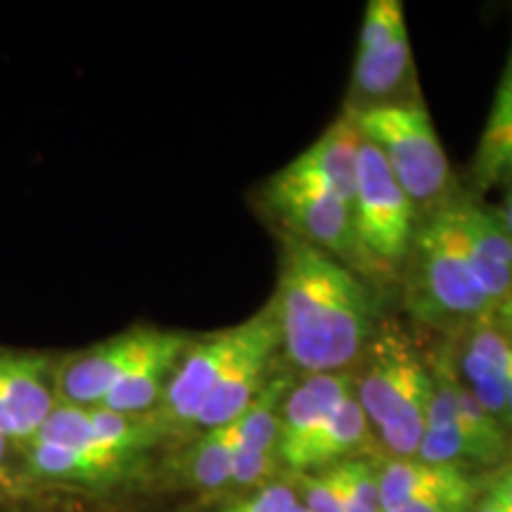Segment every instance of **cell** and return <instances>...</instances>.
<instances>
[{"instance_id": "obj_8", "label": "cell", "mask_w": 512, "mask_h": 512, "mask_svg": "<svg viewBox=\"0 0 512 512\" xmlns=\"http://www.w3.org/2000/svg\"><path fill=\"white\" fill-rule=\"evenodd\" d=\"M411 38L399 0H370L363 15L354 62V95L368 105H384L411 72Z\"/></svg>"}, {"instance_id": "obj_10", "label": "cell", "mask_w": 512, "mask_h": 512, "mask_svg": "<svg viewBox=\"0 0 512 512\" xmlns=\"http://www.w3.org/2000/svg\"><path fill=\"white\" fill-rule=\"evenodd\" d=\"M152 430H155V422L145 415H121L102 406H72V403L57 401L55 411L48 415L31 441L128 458L150 441Z\"/></svg>"}, {"instance_id": "obj_28", "label": "cell", "mask_w": 512, "mask_h": 512, "mask_svg": "<svg viewBox=\"0 0 512 512\" xmlns=\"http://www.w3.org/2000/svg\"><path fill=\"white\" fill-rule=\"evenodd\" d=\"M477 498H432V501H420L403 505L392 512H470Z\"/></svg>"}, {"instance_id": "obj_4", "label": "cell", "mask_w": 512, "mask_h": 512, "mask_svg": "<svg viewBox=\"0 0 512 512\" xmlns=\"http://www.w3.org/2000/svg\"><path fill=\"white\" fill-rule=\"evenodd\" d=\"M354 124L387 162L413 207L437 200L451 183V166L422 102L351 107Z\"/></svg>"}, {"instance_id": "obj_18", "label": "cell", "mask_w": 512, "mask_h": 512, "mask_svg": "<svg viewBox=\"0 0 512 512\" xmlns=\"http://www.w3.org/2000/svg\"><path fill=\"white\" fill-rule=\"evenodd\" d=\"M190 344L192 339L188 335L162 330L150 354L121 377L100 406L121 415H145L155 403L162 401L166 384Z\"/></svg>"}, {"instance_id": "obj_22", "label": "cell", "mask_w": 512, "mask_h": 512, "mask_svg": "<svg viewBox=\"0 0 512 512\" xmlns=\"http://www.w3.org/2000/svg\"><path fill=\"white\" fill-rule=\"evenodd\" d=\"M240 441V418L228 425L207 430L190 460V472L197 486L207 491L223 489L233 479L235 451Z\"/></svg>"}, {"instance_id": "obj_30", "label": "cell", "mask_w": 512, "mask_h": 512, "mask_svg": "<svg viewBox=\"0 0 512 512\" xmlns=\"http://www.w3.org/2000/svg\"><path fill=\"white\" fill-rule=\"evenodd\" d=\"M494 318H496V330H501L505 337L512 339V290L503 302H498V306L494 309Z\"/></svg>"}, {"instance_id": "obj_35", "label": "cell", "mask_w": 512, "mask_h": 512, "mask_svg": "<svg viewBox=\"0 0 512 512\" xmlns=\"http://www.w3.org/2000/svg\"><path fill=\"white\" fill-rule=\"evenodd\" d=\"M292 512H306V508H304V505H302V503H299V505H297V508H294Z\"/></svg>"}, {"instance_id": "obj_9", "label": "cell", "mask_w": 512, "mask_h": 512, "mask_svg": "<svg viewBox=\"0 0 512 512\" xmlns=\"http://www.w3.org/2000/svg\"><path fill=\"white\" fill-rule=\"evenodd\" d=\"M162 330L138 328L107 339L86 354L74 356L55 377V389L62 403L72 406H100L133 366L155 347Z\"/></svg>"}, {"instance_id": "obj_7", "label": "cell", "mask_w": 512, "mask_h": 512, "mask_svg": "<svg viewBox=\"0 0 512 512\" xmlns=\"http://www.w3.org/2000/svg\"><path fill=\"white\" fill-rule=\"evenodd\" d=\"M266 202L294 238L323 249L335 259L356 261L358 254H363L356 240L351 207L325 185L285 176L280 171L268 183Z\"/></svg>"}, {"instance_id": "obj_25", "label": "cell", "mask_w": 512, "mask_h": 512, "mask_svg": "<svg viewBox=\"0 0 512 512\" xmlns=\"http://www.w3.org/2000/svg\"><path fill=\"white\" fill-rule=\"evenodd\" d=\"M344 467V512H382L380 482L373 463L347 460Z\"/></svg>"}, {"instance_id": "obj_26", "label": "cell", "mask_w": 512, "mask_h": 512, "mask_svg": "<svg viewBox=\"0 0 512 512\" xmlns=\"http://www.w3.org/2000/svg\"><path fill=\"white\" fill-rule=\"evenodd\" d=\"M306 512H344V467H328L318 477L306 479Z\"/></svg>"}, {"instance_id": "obj_32", "label": "cell", "mask_w": 512, "mask_h": 512, "mask_svg": "<svg viewBox=\"0 0 512 512\" xmlns=\"http://www.w3.org/2000/svg\"><path fill=\"white\" fill-rule=\"evenodd\" d=\"M498 214H501L505 228H508V233L512 235V185H508V192H505V204Z\"/></svg>"}, {"instance_id": "obj_34", "label": "cell", "mask_w": 512, "mask_h": 512, "mask_svg": "<svg viewBox=\"0 0 512 512\" xmlns=\"http://www.w3.org/2000/svg\"><path fill=\"white\" fill-rule=\"evenodd\" d=\"M8 444H10L8 439L0 437V475H3L5 463H8Z\"/></svg>"}, {"instance_id": "obj_16", "label": "cell", "mask_w": 512, "mask_h": 512, "mask_svg": "<svg viewBox=\"0 0 512 512\" xmlns=\"http://www.w3.org/2000/svg\"><path fill=\"white\" fill-rule=\"evenodd\" d=\"M358 143H361V133L354 124V112L347 110L316 143L306 147L297 159H292L283 174L325 185L351 207L356 190Z\"/></svg>"}, {"instance_id": "obj_12", "label": "cell", "mask_w": 512, "mask_h": 512, "mask_svg": "<svg viewBox=\"0 0 512 512\" xmlns=\"http://www.w3.org/2000/svg\"><path fill=\"white\" fill-rule=\"evenodd\" d=\"M448 214L465 242L479 283L498 306L512 290V235L501 214L472 202L451 204Z\"/></svg>"}, {"instance_id": "obj_13", "label": "cell", "mask_w": 512, "mask_h": 512, "mask_svg": "<svg viewBox=\"0 0 512 512\" xmlns=\"http://www.w3.org/2000/svg\"><path fill=\"white\" fill-rule=\"evenodd\" d=\"M354 394V375L320 373L309 375L285 396L280 411L278 458L287 465L316 434L323 430L339 403Z\"/></svg>"}, {"instance_id": "obj_33", "label": "cell", "mask_w": 512, "mask_h": 512, "mask_svg": "<svg viewBox=\"0 0 512 512\" xmlns=\"http://www.w3.org/2000/svg\"><path fill=\"white\" fill-rule=\"evenodd\" d=\"M505 403H508V425H512V356L505 368Z\"/></svg>"}, {"instance_id": "obj_2", "label": "cell", "mask_w": 512, "mask_h": 512, "mask_svg": "<svg viewBox=\"0 0 512 512\" xmlns=\"http://www.w3.org/2000/svg\"><path fill=\"white\" fill-rule=\"evenodd\" d=\"M432 375L399 330H382L366 351L354 396L396 458H413L425 437Z\"/></svg>"}, {"instance_id": "obj_27", "label": "cell", "mask_w": 512, "mask_h": 512, "mask_svg": "<svg viewBox=\"0 0 512 512\" xmlns=\"http://www.w3.org/2000/svg\"><path fill=\"white\" fill-rule=\"evenodd\" d=\"M299 501L297 491L287 484H268L256 494L242 498L223 512H292Z\"/></svg>"}, {"instance_id": "obj_21", "label": "cell", "mask_w": 512, "mask_h": 512, "mask_svg": "<svg viewBox=\"0 0 512 512\" xmlns=\"http://www.w3.org/2000/svg\"><path fill=\"white\" fill-rule=\"evenodd\" d=\"M124 463L126 458L112 456V453L43 444V441H31L29 451L31 472L43 479H57V482H93V479L114 475Z\"/></svg>"}, {"instance_id": "obj_11", "label": "cell", "mask_w": 512, "mask_h": 512, "mask_svg": "<svg viewBox=\"0 0 512 512\" xmlns=\"http://www.w3.org/2000/svg\"><path fill=\"white\" fill-rule=\"evenodd\" d=\"M55 406V384L43 358L0 356V437L31 441Z\"/></svg>"}, {"instance_id": "obj_29", "label": "cell", "mask_w": 512, "mask_h": 512, "mask_svg": "<svg viewBox=\"0 0 512 512\" xmlns=\"http://www.w3.org/2000/svg\"><path fill=\"white\" fill-rule=\"evenodd\" d=\"M489 489L494 491L498 498H501V503L508 508V512H512V467L503 470L501 475H498L494 482L489 484Z\"/></svg>"}, {"instance_id": "obj_3", "label": "cell", "mask_w": 512, "mask_h": 512, "mask_svg": "<svg viewBox=\"0 0 512 512\" xmlns=\"http://www.w3.org/2000/svg\"><path fill=\"white\" fill-rule=\"evenodd\" d=\"M411 252L415 316L434 325H477L494 313L496 302L479 283L448 207L415 233Z\"/></svg>"}, {"instance_id": "obj_20", "label": "cell", "mask_w": 512, "mask_h": 512, "mask_svg": "<svg viewBox=\"0 0 512 512\" xmlns=\"http://www.w3.org/2000/svg\"><path fill=\"white\" fill-rule=\"evenodd\" d=\"M368 427L370 422L366 413L358 406L356 396L351 394L349 399L339 403V408L330 415L323 430L287 463V467H292V470H311V467L337 465L356 446H361V441L368 437Z\"/></svg>"}, {"instance_id": "obj_15", "label": "cell", "mask_w": 512, "mask_h": 512, "mask_svg": "<svg viewBox=\"0 0 512 512\" xmlns=\"http://www.w3.org/2000/svg\"><path fill=\"white\" fill-rule=\"evenodd\" d=\"M278 347L280 335L278 323H275L271 330L256 339L245 354L235 358L233 366L223 373L219 384L214 387V392L209 394L207 403L202 406L200 415H197L195 425L214 430V427L238 420L249 408V403L266 387L268 366H271V356Z\"/></svg>"}, {"instance_id": "obj_1", "label": "cell", "mask_w": 512, "mask_h": 512, "mask_svg": "<svg viewBox=\"0 0 512 512\" xmlns=\"http://www.w3.org/2000/svg\"><path fill=\"white\" fill-rule=\"evenodd\" d=\"M280 347L309 375L347 373L375 330V304L358 275L309 242L285 235L273 297Z\"/></svg>"}, {"instance_id": "obj_31", "label": "cell", "mask_w": 512, "mask_h": 512, "mask_svg": "<svg viewBox=\"0 0 512 512\" xmlns=\"http://www.w3.org/2000/svg\"><path fill=\"white\" fill-rule=\"evenodd\" d=\"M470 512H508V508H505V505L501 503V498H498L494 491L486 489L484 496L477 498Z\"/></svg>"}, {"instance_id": "obj_6", "label": "cell", "mask_w": 512, "mask_h": 512, "mask_svg": "<svg viewBox=\"0 0 512 512\" xmlns=\"http://www.w3.org/2000/svg\"><path fill=\"white\" fill-rule=\"evenodd\" d=\"M275 325L273 306L254 313L245 323L221 330L202 342L190 344L166 384L162 396V418L174 425H195L197 415L223 373L233 366L264 332Z\"/></svg>"}, {"instance_id": "obj_17", "label": "cell", "mask_w": 512, "mask_h": 512, "mask_svg": "<svg viewBox=\"0 0 512 512\" xmlns=\"http://www.w3.org/2000/svg\"><path fill=\"white\" fill-rule=\"evenodd\" d=\"M382 512L432 498H477L475 484L460 465L425 463L418 458H396L377 472Z\"/></svg>"}, {"instance_id": "obj_5", "label": "cell", "mask_w": 512, "mask_h": 512, "mask_svg": "<svg viewBox=\"0 0 512 512\" xmlns=\"http://www.w3.org/2000/svg\"><path fill=\"white\" fill-rule=\"evenodd\" d=\"M358 247L382 264H399L411 254L415 207L396 183L380 150L366 138L358 143L356 190L351 202Z\"/></svg>"}, {"instance_id": "obj_19", "label": "cell", "mask_w": 512, "mask_h": 512, "mask_svg": "<svg viewBox=\"0 0 512 512\" xmlns=\"http://www.w3.org/2000/svg\"><path fill=\"white\" fill-rule=\"evenodd\" d=\"M472 176L482 190L512 185V48L498 81L489 119L479 136Z\"/></svg>"}, {"instance_id": "obj_14", "label": "cell", "mask_w": 512, "mask_h": 512, "mask_svg": "<svg viewBox=\"0 0 512 512\" xmlns=\"http://www.w3.org/2000/svg\"><path fill=\"white\" fill-rule=\"evenodd\" d=\"M290 389L287 377L268 380L261 394L240 415V441L235 451L233 479L238 486H254L271 475L273 460L278 456L280 411Z\"/></svg>"}, {"instance_id": "obj_23", "label": "cell", "mask_w": 512, "mask_h": 512, "mask_svg": "<svg viewBox=\"0 0 512 512\" xmlns=\"http://www.w3.org/2000/svg\"><path fill=\"white\" fill-rule=\"evenodd\" d=\"M415 458L425 460V463H437V465H463V463H482L491 465L498 463L501 456L496 451H491L489 446L482 444L477 437H472L470 432L460 425L437 427V430H425L418 453Z\"/></svg>"}, {"instance_id": "obj_24", "label": "cell", "mask_w": 512, "mask_h": 512, "mask_svg": "<svg viewBox=\"0 0 512 512\" xmlns=\"http://www.w3.org/2000/svg\"><path fill=\"white\" fill-rule=\"evenodd\" d=\"M460 368H463L465 377L463 384L470 389V394L482 403L484 411L494 415L498 422H508L503 370L470 342H465L463 354H460Z\"/></svg>"}]
</instances>
